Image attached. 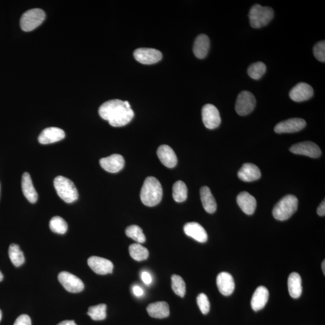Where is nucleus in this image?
<instances>
[{
  "label": "nucleus",
  "instance_id": "nucleus-1",
  "mask_svg": "<svg viewBox=\"0 0 325 325\" xmlns=\"http://www.w3.org/2000/svg\"><path fill=\"white\" fill-rule=\"evenodd\" d=\"M99 114L114 127L128 124L134 116L129 102L120 100H111L103 103L99 108Z\"/></svg>",
  "mask_w": 325,
  "mask_h": 325
},
{
  "label": "nucleus",
  "instance_id": "nucleus-2",
  "mask_svg": "<svg viewBox=\"0 0 325 325\" xmlns=\"http://www.w3.org/2000/svg\"><path fill=\"white\" fill-rule=\"evenodd\" d=\"M163 189L160 181L154 177L146 178L140 192V199L144 205L154 207L162 201Z\"/></svg>",
  "mask_w": 325,
  "mask_h": 325
},
{
  "label": "nucleus",
  "instance_id": "nucleus-3",
  "mask_svg": "<svg viewBox=\"0 0 325 325\" xmlns=\"http://www.w3.org/2000/svg\"><path fill=\"white\" fill-rule=\"evenodd\" d=\"M298 207V198L294 195H286L275 206L273 209V216L277 220H286L295 214Z\"/></svg>",
  "mask_w": 325,
  "mask_h": 325
},
{
  "label": "nucleus",
  "instance_id": "nucleus-4",
  "mask_svg": "<svg viewBox=\"0 0 325 325\" xmlns=\"http://www.w3.org/2000/svg\"><path fill=\"white\" fill-rule=\"evenodd\" d=\"M57 195L67 203H73L79 198V193L73 181L63 176H57L54 180Z\"/></svg>",
  "mask_w": 325,
  "mask_h": 325
},
{
  "label": "nucleus",
  "instance_id": "nucleus-5",
  "mask_svg": "<svg viewBox=\"0 0 325 325\" xmlns=\"http://www.w3.org/2000/svg\"><path fill=\"white\" fill-rule=\"evenodd\" d=\"M274 11L271 7L255 4L250 8L249 18L250 24L254 28H260L267 25L274 18Z\"/></svg>",
  "mask_w": 325,
  "mask_h": 325
},
{
  "label": "nucleus",
  "instance_id": "nucleus-6",
  "mask_svg": "<svg viewBox=\"0 0 325 325\" xmlns=\"http://www.w3.org/2000/svg\"><path fill=\"white\" fill-rule=\"evenodd\" d=\"M45 19V11L41 8H33L23 14L20 25L24 31H32L42 24Z\"/></svg>",
  "mask_w": 325,
  "mask_h": 325
},
{
  "label": "nucleus",
  "instance_id": "nucleus-7",
  "mask_svg": "<svg viewBox=\"0 0 325 325\" xmlns=\"http://www.w3.org/2000/svg\"><path fill=\"white\" fill-rule=\"evenodd\" d=\"M256 106L255 98L249 91H242L237 97L235 103V111L240 116H246L254 110Z\"/></svg>",
  "mask_w": 325,
  "mask_h": 325
},
{
  "label": "nucleus",
  "instance_id": "nucleus-8",
  "mask_svg": "<svg viewBox=\"0 0 325 325\" xmlns=\"http://www.w3.org/2000/svg\"><path fill=\"white\" fill-rule=\"evenodd\" d=\"M135 59L142 64L152 65L160 61L162 54L159 50L154 48H138L134 52Z\"/></svg>",
  "mask_w": 325,
  "mask_h": 325
},
{
  "label": "nucleus",
  "instance_id": "nucleus-9",
  "mask_svg": "<svg viewBox=\"0 0 325 325\" xmlns=\"http://www.w3.org/2000/svg\"><path fill=\"white\" fill-rule=\"evenodd\" d=\"M58 279L60 284L69 292L79 293L84 290L85 286L83 281L71 273L60 272Z\"/></svg>",
  "mask_w": 325,
  "mask_h": 325
},
{
  "label": "nucleus",
  "instance_id": "nucleus-10",
  "mask_svg": "<svg viewBox=\"0 0 325 325\" xmlns=\"http://www.w3.org/2000/svg\"><path fill=\"white\" fill-rule=\"evenodd\" d=\"M202 117L204 125L208 129L217 128L220 124L219 111L214 105L211 104H207L204 106L202 109Z\"/></svg>",
  "mask_w": 325,
  "mask_h": 325
},
{
  "label": "nucleus",
  "instance_id": "nucleus-11",
  "mask_svg": "<svg viewBox=\"0 0 325 325\" xmlns=\"http://www.w3.org/2000/svg\"><path fill=\"white\" fill-rule=\"evenodd\" d=\"M307 125L306 120L301 118H291L279 122L275 126L274 130L277 133H293L300 131Z\"/></svg>",
  "mask_w": 325,
  "mask_h": 325
},
{
  "label": "nucleus",
  "instance_id": "nucleus-12",
  "mask_svg": "<svg viewBox=\"0 0 325 325\" xmlns=\"http://www.w3.org/2000/svg\"><path fill=\"white\" fill-rule=\"evenodd\" d=\"M293 154L306 155L311 158H319L322 154L320 148L315 143L306 141L296 143L290 148Z\"/></svg>",
  "mask_w": 325,
  "mask_h": 325
},
{
  "label": "nucleus",
  "instance_id": "nucleus-13",
  "mask_svg": "<svg viewBox=\"0 0 325 325\" xmlns=\"http://www.w3.org/2000/svg\"><path fill=\"white\" fill-rule=\"evenodd\" d=\"M88 263L97 274L107 275L113 272V264L108 259L93 256L88 259Z\"/></svg>",
  "mask_w": 325,
  "mask_h": 325
},
{
  "label": "nucleus",
  "instance_id": "nucleus-14",
  "mask_svg": "<svg viewBox=\"0 0 325 325\" xmlns=\"http://www.w3.org/2000/svg\"><path fill=\"white\" fill-rule=\"evenodd\" d=\"M314 91L310 85L306 83H300L292 89L289 93L290 99L295 102H306L312 98Z\"/></svg>",
  "mask_w": 325,
  "mask_h": 325
},
{
  "label": "nucleus",
  "instance_id": "nucleus-15",
  "mask_svg": "<svg viewBox=\"0 0 325 325\" xmlns=\"http://www.w3.org/2000/svg\"><path fill=\"white\" fill-rule=\"evenodd\" d=\"M101 166L110 173H117L122 170L125 165V160L121 155L113 154L100 160Z\"/></svg>",
  "mask_w": 325,
  "mask_h": 325
},
{
  "label": "nucleus",
  "instance_id": "nucleus-16",
  "mask_svg": "<svg viewBox=\"0 0 325 325\" xmlns=\"http://www.w3.org/2000/svg\"><path fill=\"white\" fill-rule=\"evenodd\" d=\"M65 137V133L63 129L57 127H49L41 132L38 141L41 144L47 145L59 142L64 139Z\"/></svg>",
  "mask_w": 325,
  "mask_h": 325
},
{
  "label": "nucleus",
  "instance_id": "nucleus-17",
  "mask_svg": "<svg viewBox=\"0 0 325 325\" xmlns=\"http://www.w3.org/2000/svg\"><path fill=\"white\" fill-rule=\"evenodd\" d=\"M217 286L221 294L229 296L235 289L234 279L231 274L227 272H221L217 275Z\"/></svg>",
  "mask_w": 325,
  "mask_h": 325
},
{
  "label": "nucleus",
  "instance_id": "nucleus-18",
  "mask_svg": "<svg viewBox=\"0 0 325 325\" xmlns=\"http://www.w3.org/2000/svg\"><path fill=\"white\" fill-rule=\"evenodd\" d=\"M238 177L244 182H252L260 179L261 176L260 169L254 164L244 163L238 172Z\"/></svg>",
  "mask_w": 325,
  "mask_h": 325
},
{
  "label": "nucleus",
  "instance_id": "nucleus-19",
  "mask_svg": "<svg viewBox=\"0 0 325 325\" xmlns=\"http://www.w3.org/2000/svg\"><path fill=\"white\" fill-rule=\"evenodd\" d=\"M184 231L188 236L191 237L200 243H205L208 240L207 233L200 223L190 222L184 226Z\"/></svg>",
  "mask_w": 325,
  "mask_h": 325
},
{
  "label": "nucleus",
  "instance_id": "nucleus-20",
  "mask_svg": "<svg viewBox=\"0 0 325 325\" xmlns=\"http://www.w3.org/2000/svg\"><path fill=\"white\" fill-rule=\"evenodd\" d=\"M157 153L160 162L167 168H172L177 165V155L170 146L166 145L160 146L158 148Z\"/></svg>",
  "mask_w": 325,
  "mask_h": 325
},
{
  "label": "nucleus",
  "instance_id": "nucleus-21",
  "mask_svg": "<svg viewBox=\"0 0 325 325\" xmlns=\"http://www.w3.org/2000/svg\"><path fill=\"white\" fill-rule=\"evenodd\" d=\"M237 203L244 214L248 215L254 214L257 207V201L248 192H243L238 194Z\"/></svg>",
  "mask_w": 325,
  "mask_h": 325
},
{
  "label": "nucleus",
  "instance_id": "nucleus-22",
  "mask_svg": "<svg viewBox=\"0 0 325 325\" xmlns=\"http://www.w3.org/2000/svg\"><path fill=\"white\" fill-rule=\"evenodd\" d=\"M269 293L268 290L264 286L258 287L256 289L251 300V307L255 312L262 310L268 301Z\"/></svg>",
  "mask_w": 325,
  "mask_h": 325
},
{
  "label": "nucleus",
  "instance_id": "nucleus-23",
  "mask_svg": "<svg viewBox=\"0 0 325 325\" xmlns=\"http://www.w3.org/2000/svg\"><path fill=\"white\" fill-rule=\"evenodd\" d=\"M21 187L23 194L27 200L30 203H36L38 198V195L34 188L32 180L28 172H25L22 175Z\"/></svg>",
  "mask_w": 325,
  "mask_h": 325
},
{
  "label": "nucleus",
  "instance_id": "nucleus-24",
  "mask_svg": "<svg viewBox=\"0 0 325 325\" xmlns=\"http://www.w3.org/2000/svg\"><path fill=\"white\" fill-rule=\"evenodd\" d=\"M211 42L206 34H200L195 39L194 45V53L197 58L203 59L208 54Z\"/></svg>",
  "mask_w": 325,
  "mask_h": 325
},
{
  "label": "nucleus",
  "instance_id": "nucleus-25",
  "mask_svg": "<svg viewBox=\"0 0 325 325\" xmlns=\"http://www.w3.org/2000/svg\"><path fill=\"white\" fill-rule=\"evenodd\" d=\"M146 310L149 315L153 318L164 319L170 315L169 305L166 302H157L149 304Z\"/></svg>",
  "mask_w": 325,
  "mask_h": 325
},
{
  "label": "nucleus",
  "instance_id": "nucleus-26",
  "mask_svg": "<svg viewBox=\"0 0 325 325\" xmlns=\"http://www.w3.org/2000/svg\"><path fill=\"white\" fill-rule=\"evenodd\" d=\"M200 196L204 210L210 214H214L217 209V204L211 189L204 186L200 190Z\"/></svg>",
  "mask_w": 325,
  "mask_h": 325
},
{
  "label": "nucleus",
  "instance_id": "nucleus-27",
  "mask_svg": "<svg viewBox=\"0 0 325 325\" xmlns=\"http://www.w3.org/2000/svg\"><path fill=\"white\" fill-rule=\"evenodd\" d=\"M288 288L290 295L294 299L300 297L303 293L302 279L300 274L293 272L289 275L288 279Z\"/></svg>",
  "mask_w": 325,
  "mask_h": 325
},
{
  "label": "nucleus",
  "instance_id": "nucleus-28",
  "mask_svg": "<svg viewBox=\"0 0 325 325\" xmlns=\"http://www.w3.org/2000/svg\"><path fill=\"white\" fill-rule=\"evenodd\" d=\"M8 256L10 259L11 262L15 267H19L22 265L25 262L24 254L18 244H11L8 248Z\"/></svg>",
  "mask_w": 325,
  "mask_h": 325
},
{
  "label": "nucleus",
  "instance_id": "nucleus-29",
  "mask_svg": "<svg viewBox=\"0 0 325 325\" xmlns=\"http://www.w3.org/2000/svg\"><path fill=\"white\" fill-rule=\"evenodd\" d=\"M172 196L177 203H182L188 198V188L186 184L182 181L175 183L172 188Z\"/></svg>",
  "mask_w": 325,
  "mask_h": 325
},
{
  "label": "nucleus",
  "instance_id": "nucleus-30",
  "mask_svg": "<svg viewBox=\"0 0 325 325\" xmlns=\"http://www.w3.org/2000/svg\"><path fill=\"white\" fill-rule=\"evenodd\" d=\"M129 252L131 258L138 261L145 260L149 257L148 250L139 243L131 244Z\"/></svg>",
  "mask_w": 325,
  "mask_h": 325
},
{
  "label": "nucleus",
  "instance_id": "nucleus-31",
  "mask_svg": "<svg viewBox=\"0 0 325 325\" xmlns=\"http://www.w3.org/2000/svg\"><path fill=\"white\" fill-rule=\"evenodd\" d=\"M106 309H107V306H106V304H104L91 307L89 308L88 315L94 321L105 320L106 316H107Z\"/></svg>",
  "mask_w": 325,
  "mask_h": 325
},
{
  "label": "nucleus",
  "instance_id": "nucleus-32",
  "mask_svg": "<svg viewBox=\"0 0 325 325\" xmlns=\"http://www.w3.org/2000/svg\"><path fill=\"white\" fill-rule=\"evenodd\" d=\"M126 235L138 243H143L145 242L146 237L143 234L142 228L137 225H131L126 228L125 230Z\"/></svg>",
  "mask_w": 325,
  "mask_h": 325
},
{
  "label": "nucleus",
  "instance_id": "nucleus-33",
  "mask_svg": "<svg viewBox=\"0 0 325 325\" xmlns=\"http://www.w3.org/2000/svg\"><path fill=\"white\" fill-rule=\"evenodd\" d=\"M50 228L52 231L59 234H64L68 230V224L63 218L55 217L51 218Z\"/></svg>",
  "mask_w": 325,
  "mask_h": 325
},
{
  "label": "nucleus",
  "instance_id": "nucleus-34",
  "mask_svg": "<svg viewBox=\"0 0 325 325\" xmlns=\"http://www.w3.org/2000/svg\"><path fill=\"white\" fill-rule=\"evenodd\" d=\"M266 66L261 62L253 63L248 70L249 76L254 80L260 79L266 73Z\"/></svg>",
  "mask_w": 325,
  "mask_h": 325
},
{
  "label": "nucleus",
  "instance_id": "nucleus-35",
  "mask_svg": "<svg viewBox=\"0 0 325 325\" xmlns=\"http://www.w3.org/2000/svg\"><path fill=\"white\" fill-rule=\"evenodd\" d=\"M172 289L178 296L183 298L186 294V284L183 279L179 275L172 276Z\"/></svg>",
  "mask_w": 325,
  "mask_h": 325
},
{
  "label": "nucleus",
  "instance_id": "nucleus-36",
  "mask_svg": "<svg viewBox=\"0 0 325 325\" xmlns=\"http://www.w3.org/2000/svg\"><path fill=\"white\" fill-rule=\"evenodd\" d=\"M197 304L203 315L208 314L210 309H211V304H210L209 298L206 294L201 293L198 296Z\"/></svg>",
  "mask_w": 325,
  "mask_h": 325
},
{
  "label": "nucleus",
  "instance_id": "nucleus-37",
  "mask_svg": "<svg viewBox=\"0 0 325 325\" xmlns=\"http://www.w3.org/2000/svg\"><path fill=\"white\" fill-rule=\"evenodd\" d=\"M313 53L316 59L321 62H325V42L322 41L317 43L313 48Z\"/></svg>",
  "mask_w": 325,
  "mask_h": 325
},
{
  "label": "nucleus",
  "instance_id": "nucleus-38",
  "mask_svg": "<svg viewBox=\"0 0 325 325\" xmlns=\"http://www.w3.org/2000/svg\"><path fill=\"white\" fill-rule=\"evenodd\" d=\"M13 325H31V319L27 315H22L16 319Z\"/></svg>",
  "mask_w": 325,
  "mask_h": 325
},
{
  "label": "nucleus",
  "instance_id": "nucleus-39",
  "mask_svg": "<svg viewBox=\"0 0 325 325\" xmlns=\"http://www.w3.org/2000/svg\"><path fill=\"white\" fill-rule=\"evenodd\" d=\"M142 280L145 284H150L152 283V277L150 274L147 272H143L142 274Z\"/></svg>",
  "mask_w": 325,
  "mask_h": 325
},
{
  "label": "nucleus",
  "instance_id": "nucleus-40",
  "mask_svg": "<svg viewBox=\"0 0 325 325\" xmlns=\"http://www.w3.org/2000/svg\"><path fill=\"white\" fill-rule=\"evenodd\" d=\"M317 214L320 217H325V200L322 201L317 210Z\"/></svg>",
  "mask_w": 325,
  "mask_h": 325
},
{
  "label": "nucleus",
  "instance_id": "nucleus-41",
  "mask_svg": "<svg viewBox=\"0 0 325 325\" xmlns=\"http://www.w3.org/2000/svg\"><path fill=\"white\" fill-rule=\"evenodd\" d=\"M133 291L135 296H137V297H140L143 295V290L141 287L138 286H135L133 287Z\"/></svg>",
  "mask_w": 325,
  "mask_h": 325
},
{
  "label": "nucleus",
  "instance_id": "nucleus-42",
  "mask_svg": "<svg viewBox=\"0 0 325 325\" xmlns=\"http://www.w3.org/2000/svg\"><path fill=\"white\" fill-rule=\"evenodd\" d=\"M57 325H77L74 321H65L60 322Z\"/></svg>",
  "mask_w": 325,
  "mask_h": 325
},
{
  "label": "nucleus",
  "instance_id": "nucleus-43",
  "mask_svg": "<svg viewBox=\"0 0 325 325\" xmlns=\"http://www.w3.org/2000/svg\"><path fill=\"white\" fill-rule=\"evenodd\" d=\"M322 271H323L324 275H325V261L324 260L323 263L322 264Z\"/></svg>",
  "mask_w": 325,
  "mask_h": 325
},
{
  "label": "nucleus",
  "instance_id": "nucleus-44",
  "mask_svg": "<svg viewBox=\"0 0 325 325\" xmlns=\"http://www.w3.org/2000/svg\"><path fill=\"white\" fill-rule=\"evenodd\" d=\"M3 280V275H2L1 271H0V282L2 281Z\"/></svg>",
  "mask_w": 325,
  "mask_h": 325
},
{
  "label": "nucleus",
  "instance_id": "nucleus-45",
  "mask_svg": "<svg viewBox=\"0 0 325 325\" xmlns=\"http://www.w3.org/2000/svg\"><path fill=\"white\" fill-rule=\"evenodd\" d=\"M2 319V312L1 310H0V321H1Z\"/></svg>",
  "mask_w": 325,
  "mask_h": 325
},
{
  "label": "nucleus",
  "instance_id": "nucleus-46",
  "mask_svg": "<svg viewBox=\"0 0 325 325\" xmlns=\"http://www.w3.org/2000/svg\"><path fill=\"white\" fill-rule=\"evenodd\" d=\"M0 193H1V185H0Z\"/></svg>",
  "mask_w": 325,
  "mask_h": 325
}]
</instances>
